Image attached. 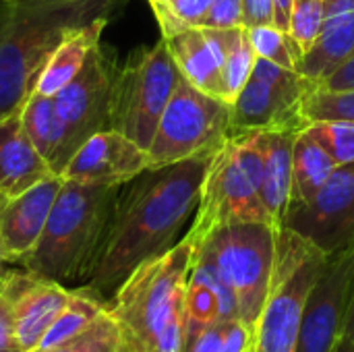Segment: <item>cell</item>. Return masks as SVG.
Instances as JSON below:
<instances>
[{"instance_id": "cell-1", "label": "cell", "mask_w": 354, "mask_h": 352, "mask_svg": "<svg viewBox=\"0 0 354 352\" xmlns=\"http://www.w3.org/2000/svg\"><path fill=\"white\" fill-rule=\"evenodd\" d=\"M214 154L147 168L118 187L102 251L85 288L108 303L139 263L178 243L180 230L197 210L201 183Z\"/></svg>"}, {"instance_id": "cell-2", "label": "cell", "mask_w": 354, "mask_h": 352, "mask_svg": "<svg viewBox=\"0 0 354 352\" xmlns=\"http://www.w3.org/2000/svg\"><path fill=\"white\" fill-rule=\"evenodd\" d=\"M195 243L185 234L168 251L139 263L108 301L124 352H183L185 295Z\"/></svg>"}, {"instance_id": "cell-3", "label": "cell", "mask_w": 354, "mask_h": 352, "mask_svg": "<svg viewBox=\"0 0 354 352\" xmlns=\"http://www.w3.org/2000/svg\"><path fill=\"white\" fill-rule=\"evenodd\" d=\"M110 0H17L0 21V116L23 106L35 81L75 29L108 15Z\"/></svg>"}, {"instance_id": "cell-4", "label": "cell", "mask_w": 354, "mask_h": 352, "mask_svg": "<svg viewBox=\"0 0 354 352\" xmlns=\"http://www.w3.org/2000/svg\"><path fill=\"white\" fill-rule=\"evenodd\" d=\"M118 187L64 180L35 249L21 268L60 282L85 286L95 270Z\"/></svg>"}, {"instance_id": "cell-5", "label": "cell", "mask_w": 354, "mask_h": 352, "mask_svg": "<svg viewBox=\"0 0 354 352\" xmlns=\"http://www.w3.org/2000/svg\"><path fill=\"white\" fill-rule=\"evenodd\" d=\"M328 255L288 226L276 230V257L251 352H297L307 297Z\"/></svg>"}, {"instance_id": "cell-6", "label": "cell", "mask_w": 354, "mask_h": 352, "mask_svg": "<svg viewBox=\"0 0 354 352\" xmlns=\"http://www.w3.org/2000/svg\"><path fill=\"white\" fill-rule=\"evenodd\" d=\"M180 77L164 37L133 52L114 77L110 129L147 149Z\"/></svg>"}, {"instance_id": "cell-7", "label": "cell", "mask_w": 354, "mask_h": 352, "mask_svg": "<svg viewBox=\"0 0 354 352\" xmlns=\"http://www.w3.org/2000/svg\"><path fill=\"white\" fill-rule=\"evenodd\" d=\"M276 226L268 222H239L214 230L195 245L234 293L239 317L253 330L270 288L276 257Z\"/></svg>"}, {"instance_id": "cell-8", "label": "cell", "mask_w": 354, "mask_h": 352, "mask_svg": "<svg viewBox=\"0 0 354 352\" xmlns=\"http://www.w3.org/2000/svg\"><path fill=\"white\" fill-rule=\"evenodd\" d=\"M230 135V104L209 95L185 77L172 91L147 147L149 168L170 166L201 154H214Z\"/></svg>"}, {"instance_id": "cell-9", "label": "cell", "mask_w": 354, "mask_h": 352, "mask_svg": "<svg viewBox=\"0 0 354 352\" xmlns=\"http://www.w3.org/2000/svg\"><path fill=\"white\" fill-rule=\"evenodd\" d=\"M116 62L102 44L91 52L83 71L54 95L62 127L60 145L50 162L54 174H62L73 154L95 133L110 129L112 85Z\"/></svg>"}, {"instance_id": "cell-10", "label": "cell", "mask_w": 354, "mask_h": 352, "mask_svg": "<svg viewBox=\"0 0 354 352\" xmlns=\"http://www.w3.org/2000/svg\"><path fill=\"white\" fill-rule=\"evenodd\" d=\"M239 222L272 224L259 187L243 168L232 137H226L205 170L195 218L187 234L197 245L214 230Z\"/></svg>"}, {"instance_id": "cell-11", "label": "cell", "mask_w": 354, "mask_h": 352, "mask_svg": "<svg viewBox=\"0 0 354 352\" xmlns=\"http://www.w3.org/2000/svg\"><path fill=\"white\" fill-rule=\"evenodd\" d=\"M353 286L354 243H351L328 255V261L307 297L297 352H334L344 336Z\"/></svg>"}, {"instance_id": "cell-12", "label": "cell", "mask_w": 354, "mask_h": 352, "mask_svg": "<svg viewBox=\"0 0 354 352\" xmlns=\"http://www.w3.org/2000/svg\"><path fill=\"white\" fill-rule=\"evenodd\" d=\"M332 255L354 243V162L342 164L324 189L301 205H290L284 224Z\"/></svg>"}, {"instance_id": "cell-13", "label": "cell", "mask_w": 354, "mask_h": 352, "mask_svg": "<svg viewBox=\"0 0 354 352\" xmlns=\"http://www.w3.org/2000/svg\"><path fill=\"white\" fill-rule=\"evenodd\" d=\"M313 81L301 77L292 83L274 85L251 75L243 91L230 104V135L251 131L299 133L309 127L303 100Z\"/></svg>"}, {"instance_id": "cell-14", "label": "cell", "mask_w": 354, "mask_h": 352, "mask_svg": "<svg viewBox=\"0 0 354 352\" xmlns=\"http://www.w3.org/2000/svg\"><path fill=\"white\" fill-rule=\"evenodd\" d=\"M149 168L147 149L127 135L106 129L91 135L66 162L64 180L81 185L122 187Z\"/></svg>"}, {"instance_id": "cell-15", "label": "cell", "mask_w": 354, "mask_h": 352, "mask_svg": "<svg viewBox=\"0 0 354 352\" xmlns=\"http://www.w3.org/2000/svg\"><path fill=\"white\" fill-rule=\"evenodd\" d=\"M243 33L245 27H189L164 39L180 75L197 89L220 98L222 66Z\"/></svg>"}, {"instance_id": "cell-16", "label": "cell", "mask_w": 354, "mask_h": 352, "mask_svg": "<svg viewBox=\"0 0 354 352\" xmlns=\"http://www.w3.org/2000/svg\"><path fill=\"white\" fill-rule=\"evenodd\" d=\"M62 183L60 174H50L15 197H0V245L15 266L35 249Z\"/></svg>"}, {"instance_id": "cell-17", "label": "cell", "mask_w": 354, "mask_h": 352, "mask_svg": "<svg viewBox=\"0 0 354 352\" xmlns=\"http://www.w3.org/2000/svg\"><path fill=\"white\" fill-rule=\"evenodd\" d=\"M73 290L75 288L41 278L29 270L25 272L12 305L15 338L21 352L35 351L46 330L71 301Z\"/></svg>"}, {"instance_id": "cell-18", "label": "cell", "mask_w": 354, "mask_h": 352, "mask_svg": "<svg viewBox=\"0 0 354 352\" xmlns=\"http://www.w3.org/2000/svg\"><path fill=\"white\" fill-rule=\"evenodd\" d=\"M54 174L21 120V106L0 116V197H15Z\"/></svg>"}, {"instance_id": "cell-19", "label": "cell", "mask_w": 354, "mask_h": 352, "mask_svg": "<svg viewBox=\"0 0 354 352\" xmlns=\"http://www.w3.org/2000/svg\"><path fill=\"white\" fill-rule=\"evenodd\" d=\"M354 54V0H326L319 39L301 58L299 73L313 83H324Z\"/></svg>"}, {"instance_id": "cell-20", "label": "cell", "mask_w": 354, "mask_h": 352, "mask_svg": "<svg viewBox=\"0 0 354 352\" xmlns=\"http://www.w3.org/2000/svg\"><path fill=\"white\" fill-rule=\"evenodd\" d=\"M295 139H297V133L259 131L261 156H263L261 201L276 228L284 224L286 212L290 207Z\"/></svg>"}, {"instance_id": "cell-21", "label": "cell", "mask_w": 354, "mask_h": 352, "mask_svg": "<svg viewBox=\"0 0 354 352\" xmlns=\"http://www.w3.org/2000/svg\"><path fill=\"white\" fill-rule=\"evenodd\" d=\"M106 25H108V15L97 17L87 25L68 33L44 64L33 91L54 98L60 89H64L83 71L91 52L102 44V33Z\"/></svg>"}, {"instance_id": "cell-22", "label": "cell", "mask_w": 354, "mask_h": 352, "mask_svg": "<svg viewBox=\"0 0 354 352\" xmlns=\"http://www.w3.org/2000/svg\"><path fill=\"white\" fill-rule=\"evenodd\" d=\"M340 164L330 149L307 129L297 133L292 149V189L290 205L309 203L330 180Z\"/></svg>"}, {"instance_id": "cell-23", "label": "cell", "mask_w": 354, "mask_h": 352, "mask_svg": "<svg viewBox=\"0 0 354 352\" xmlns=\"http://www.w3.org/2000/svg\"><path fill=\"white\" fill-rule=\"evenodd\" d=\"M106 311H108V303L102 301L97 295H93L89 288L85 286L75 288L66 307L60 311L54 324L46 330L35 351L31 352L52 351V349L68 344L71 340L85 334Z\"/></svg>"}, {"instance_id": "cell-24", "label": "cell", "mask_w": 354, "mask_h": 352, "mask_svg": "<svg viewBox=\"0 0 354 352\" xmlns=\"http://www.w3.org/2000/svg\"><path fill=\"white\" fill-rule=\"evenodd\" d=\"M21 120L27 137L50 164L62 137V127L54 98L31 91L21 106Z\"/></svg>"}, {"instance_id": "cell-25", "label": "cell", "mask_w": 354, "mask_h": 352, "mask_svg": "<svg viewBox=\"0 0 354 352\" xmlns=\"http://www.w3.org/2000/svg\"><path fill=\"white\" fill-rule=\"evenodd\" d=\"M220 319H222V299L216 286L191 266L187 295H185V342Z\"/></svg>"}, {"instance_id": "cell-26", "label": "cell", "mask_w": 354, "mask_h": 352, "mask_svg": "<svg viewBox=\"0 0 354 352\" xmlns=\"http://www.w3.org/2000/svg\"><path fill=\"white\" fill-rule=\"evenodd\" d=\"M303 114L309 122L348 120L354 122V89H330L313 83L303 100Z\"/></svg>"}, {"instance_id": "cell-27", "label": "cell", "mask_w": 354, "mask_h": 352, "mask_svg": "<svg viewBox=\"0 0 354 352\" xmlns=\"http://www.w3.org/2000/svg\"><path fill=\"white\" fill-rule=\"evenodd\" d=\"M249 44L259 58H268L276 64H282L286 68H299L301 62V52L288 31H282L276 25H255V27H245Z\"/></svg>"}, {"instance_id": "cell-28", "label": "cell", "mask_w": 354, "mask_h": 352, "mask_svg": "<svg viewBox=\"0 0 354 352\" xmlns=\"http://www.w3.org/2000/svg\"><path fill=\"white\" fill-rule=\"evenodd\" d=\"M253 64H255V52L249 44L247 29L232 48L230 56L226 58L222 66V77H220V98L226 104H232L236 95L243 91L247 81L253 75Z\"/></svg>"}, {"instance_id": "cell-29", "label": "cell", "mask_w": 354, "mask_h": 352, "mask_svg": "<svg viewBox=\"0 0 354 352\" xmlns=\"http://www.w3.org/2000/svg\"><path fill=\"white\" fill-rule=\"evenodd\" d=\"M326 15V0H292L288 35L305 56L319 39Z\"/></svg>"}, {"instance_id": "cell-30", "label": "cell", "mask_w": 354, "mask_h": 352, "mask_svg": "<svg viewBox=\"0 0 354 352\" xmlns=\"http://www.w3.org/2000/svg\"><path fill=\"white\" fill-rule=\"evenodd\" d=\"M44 352H124V344H122V336L114 317L110 315V311H106L79 338L71 340L64 346Z\"/></svg>"}, {"instance_id": "cell-31", "label": "cell", "mask_w": 354, "mask_h": 352, "mask_svg": "<svg viewBox=\"0 0 354 352\" xmlns=\"http://www.w3.org/2000/svg\"><path fill=\"white\" fill-rule=\"evenodd\" d=\"M309 131L330 149L340 166L354 162V122L317 120L309 122Z\"/></svg>"}, {"instance_id": "cell-32", "label": "cell", "mask_w": 354, "mask_h": 352, "mask_svg": "<svg viewBox=\"0 0 354 352\" xmlns=\"http://www.w3.org/2000/svg\"><path fill=\"white\" fill-rule=\"evenodd\" d=\"M212 2L214 0H174L168 8L156 15L162 37H170L189 27H199Z\"/></svg>"}, {"instance_id": "cell-33", "label": "cell", "mask_w": 354, "mask_h": 352, "mask_svg": "<svg viewBox=\"0 0 354 352\" xmlns=\"http://www.w3.org/2000/svg\"><path fill=\"white\" fill-rule=\"evenodd\" d=\"M25 268L10 270V274L0 282V352H21L15 338L12 305L19 293V286L25 278Z\"/></svg>"}, {"instance_id": "cell-34", "label": "cell", "mask_w": 354, "mask_h": 352, "mask_svg": "<svg viewBox=\"0 0 354 352\" xmlns=\"http://www.w3.org/2000/svg\"><path fill=\"white\" fill-rule=\"evenodd\" d=\"M199 27H209V29L245 27L243 0H214Z\"/></svg>"}, {"instance_id": "cell-35", "label": "cell", "mask_w": 354, "mask_h": 352, "mask_svg": "<svg viewBox=\"0 0 354 352\" xmlns=\"http://www.w3.org/2000/svg\"><path fill=\"white\" fill-rule=\"evenodd\" d=\"M245 27L274 25V0H243Z\"/></svg>"}, {"instance_id": "cell-36", "label": "cell", "mask_w": 354, "mask_h": 352, "mask_svg": "<svg viewBox=\"0 0 354 352\" xmlns=\"http://www.w3.org/2000/svg\"><path fill=\"white\" fill-rule=\"evenodd\" d=\"M319 85L330 87V89H354V54L344 66H340L330 79H326Z\"/></svg>"}, {"instance_id": "cell-37", "label": "cell", "mask_w": 354, "mask_h": 352, "mask_svg": "<svg viewBox=\"0 0 354 352\" xmlns=\"http://www.w3.org/2000/svg\"><path fill=\"white\" fill-rule=\"evenodd\" d=\"M290 10L292 0H274V25L282 31H288L290 27Z\"/></svg>"}, {"instance_id": "cell-38", "label": "cell", "mask_w": 354, "mask_h": 352, "mask_svg": "<svg viewBox=\"0 0 354 352\" xmlns=\"http://www.w3.org/2000/svg\"><path fill=\"white\" fill-rule=\"evenodd\" d=\"M351 342H354V286L353 295H351V303H348V313H346V324H344V336Z\"/></svg>"}, {"instance_id": "cell-39", "label": "cell", "mask_w": 354, "mask_h": 352, "mask_svg": "<svg viewBox=\"0 0 354 352\" xmlns=\"http://www.w3.org/2000/svg\"><path fill=\"white\" fill-rule=\"evenodd\" d=\"M10 266H15V261L8 257V253H6V251H4V247L0 245V282L10 274V270H12Z\"/></svg>"}, {"instance_id": "cell-40", "label": "cell", "mask_w": 354, "mask_h": 352, "mask_svg": "<svg viewBox=\"0 0 354 352\" xmlns=\"http://www.w3.org/2000/svg\"><path fill=\"white\" fill-rule=\"evenodd\" d=\"M149 2V6H151V10H153V15H158L160 10H164V8H168L174 0H147Z\"/></svg>"}, {"instance_id": "cell-41", "label": "cell", "mask_w": 354, "mask_h": 352, "mask_svg": "<svg viewBox=\"0 0 354 352\" xmlns=\"http://www.w3.org/2000/svg\"><path fill=\"white\" fill-rule=\"evenodd\" d=\"M334 352H354V342H351L348 338H342L338 342V346L334 349Z\"/></svg>"}, {"instance_id": "cell-42", "label": "cell", "mask_w": 354, "mask_h": 352, "mask_svg": "<svg viewBox=\"0 0 354 352\" xmlns=\"http://www.w3.org/2000/svg\"><path fill=\"white\" fill-rule=\"evenodd\" d=\"M2 2H6V4H12V2H17V0H2Z\"/></svg>"}]
</instances>
